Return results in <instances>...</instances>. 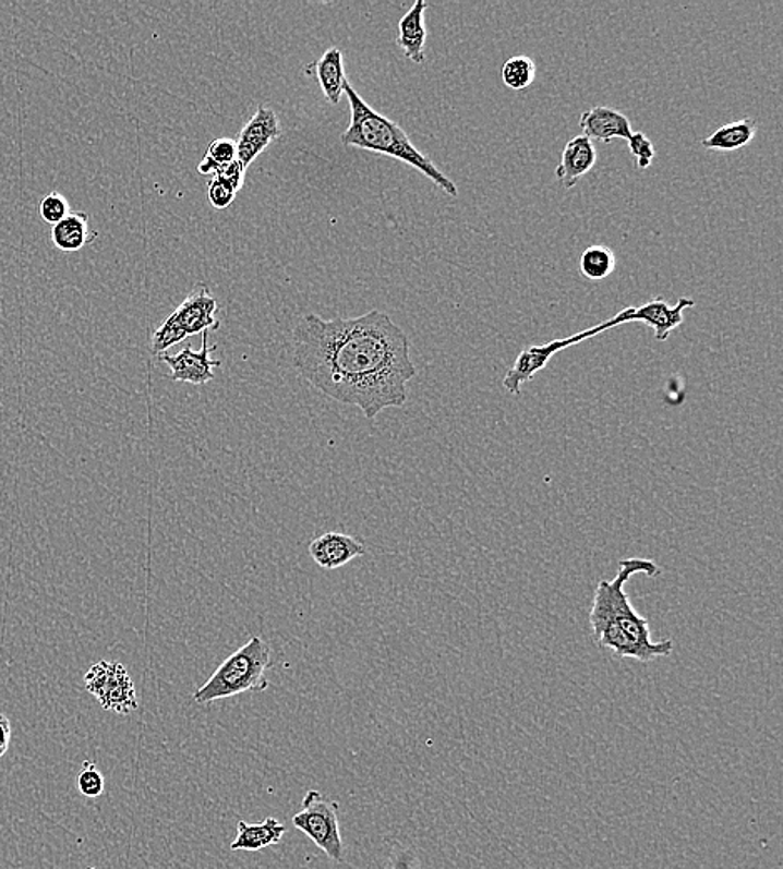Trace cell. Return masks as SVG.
Masks as SVG:
<instances>
[{"instance_id": "obj_11", "label": "cell", "mask_w": 783, "mask_h": 869, "mask_svg": "<svg viewBox=\"0 0 783 869\" xmlns=\"http://www.w3.org/2000/svg\"><path fill=\"white\" fill-rule=\"evenodd\" d=\"M366 554L363 542L341 532H326L310 544V555L321 569L335 570Z\"/></svg>"}, {"instance_id": "obj_2", "label": "cell", "mask_w": 783, "mask_h": 869, "mask_svg": "<svg viewBox=\"0 0 783 869\" xmlns=\"http://www.w3.org/2000/svg\"><path fill=\"white\" fill-rule=\"evenodd\" d=\"M637 574L656 577L660 567L650 558H625L612 580H600L588 617L591 637L600 649L612 652L616 659L652 662L668 657L675 651L672 639L653 641L650 623L635 611L625 591L628 580Z\"/></svg>"}, {"instance_id": "obj_17", "label": "cell", "mask_w": 783, "mask_h": 869, "mask_svg": "<svg viewBox=\"0 0 783 869\" xmlns=\"http://www.w3.org/2000/svg\"><path fill=\"white\" fill-rule=\"evenodd\" d=\"M314 71L324 97L328 99L329 105L338 106L345 96V84L348 83L341 49L329 47L314 64Z\"/></svg>"}, {"instance_id": "obj_24", "label": "cell", "mask_w": 783, "mask_h": 869, "mask_svg": "<svg viewBox=\"0 0 783 869\" xmlns=\"http://www.w3.org/2000/svg\"><path fill=\"white\" fill-rule=\"evenodd\" d=\"M39 215L47 225L56 226L71 215V206H69V201L65 200V196H62L58 191H52L40 201Z\"/></svg>"}, {"instance_id": "obj_26", "label": "cell", "mask_w": 783, "mask_h": 869, "mask_svg": "<svg viewBox=\"0 0 783 869\" xmlns=\"http://www.w3.org/2000/svg\"><path fill=\"white\" fill-rule=\"evenodd\" d=\"M628 147H630V155L634 156L635 166L640 171H645V169L653 165L655 146H653L652 141L645 136V133H635L634 131L630 140H628Z\"/></svg>"}, {"instance_id": "obj_5", "label": "cell", "mask_w": 783, "mask_h": 869, "mask_svg": "<svg viewBox=\"0 0 783 869\" xmlns=\"http://www.w3.org/2000/svg\"><path fill=\"white\" fill-rule=\"evenodd\" d=\"M216 312H218V300L206 285H197L174 313L154 331L150 338L154 353H166V350L181 343L185 338L207 334L209 329H218Z\"/></svg>"}, {"instance_id": "obj_7", "label": "cell", "mask_w": 783, "mask_h": 869, "mask_svg": "<svg viewBox=\"0 0 783 869\" xmlns=\"http://www.w3.org/2000/svg\"><path fill=\"white\" fill-rule=\"evenodd\" d=\"M292 824L313 840L335 861L342 859V840L339 833L338 802L329 801L320 790H308L303 809L292 818Z\"/></svg>"}, {"instance_id": "obj_16", "label": "cell", "mask_w": 783, "mask_h": 869, "mask_svg": "<svg viewBox=\"0 0 783 869\" xmlns=\"http://www.w3.org/2000/svg\"><path fill=\"white\" fill-rule=\"evenodd\" d=\"M53 246L64 253H75L93 243L97 238L96 231L89 226V215L84 212H71L68 218L52 226L50 231Z\"/></svg>"}, {"instance_id": "obj_22", "label": "cell", "mask_w": 783, "mask_h": 869, "mask_svg": "<svg viewBox=\"0 0 783 869\" xmlns=\"http://www.w3.org/2000/svg\"><path fill=\"white\" fill-rule=\"evenodd\" d=\"M234 161H238L236 140L219 137L207 147L206 155H204L197 171H200V174H216V172L221 171V169L232 165Z\"/></svg>"}, {"instance_id": "obj_10", "label": "cell", "mask_w": 783, "mask_h": 869, "mask_svg": "<svg viewBox=\"0 0 783 869\" xmlns=\"http://www.w3.org/2000/svg\"><path fill=\"white\" fill-rule=\"evenodd\" d=\"M210 348L207 347V334H203V347L201 350H191V347L182 348L176 354H157L160 363L169 366L172 382L191 383V385H206L214 379V370L222 365L219 360L209 357Z\"/></svg>"}, {"instance_id": "obj_1", "label": "cell", "mask_w": 783, "mask_h": 869, "mask_svg": "<svg viewBox=\"0 0 783 869\" xmlns=\"http://www.w3.org/2000/svg\"><path fill=\"white\" fill-rule=\"evenodd\" d=\"M292 365L316 390L354 405L368 420L407 403L417 375L408 335L386 313L323 319L308 313L292 328Z\"/></svg>"}, {"instance_id": "obj_9", "label": "cell", "mask_w": 783, "mask_h": 869, "mask_svg": "<svg viewBox=\"0 0 783 869\" xmlns=\"http://www.w3.org/2000/svg\"><path fill=\"white\" fill-rule=\"evenodd\" d=\"M281 134V124H279V119L278 116H276L275 109L266 105H261L257 111L254 112L253 118L242 128L238 140H236L238 161L241 162L242 169L246 171L251 162H253L273 141L278 140Z\"/></svg>"}, {"instance_id": "obj_25", "label": "cell", "mask_w": 783, "mask_h": 869, "mask_svg": "<svg viewBox=\"0 0 783 869\" xmlns=\"http://www.w3.org/2000/svg\"><path fill=\"white\" fill-rule=\"evenodd\" d=\"M104 786L106 783H104L103 773L97 770V765L94 762L84 761L83 770L77 776L79 793L86 798H97L103 795Z\"/></svg>"}, {"instance_id": "obj_14", "label": "cell", "mask_w": 783, "mask_h": 869, "mask_svg": "<svg viewBox=\"0 0 783 869\" xmlns=\"http://www.w3.org/2000/svg\"><path fill=\"white\" fill-rule=\"evenodd\" d=\"M580 128L588 140L602 141L605 144L613 140L628 141L634 134L630 119L606 106H595L585 111L580 116Z\"/></svg>"}, {"instance_id": "obj_8", "label": "cell", "mask_w": 783, "mask_h": 869, "mask_svg": "<svg viewBox=\"0 0 783 869\" xmlns=\"http://www.w3.org/2000/svg\"><path fill=\"white\" fill-rule=\"evenodd\" d=\"M87 691L99 701L106 711L131 714L137 711L136 687L119 662L100 661L87 671L84 677Z\"/></svg>"}, {"instance_id": "obj_21", "label": "cell", "mask_w": 783, "mask_h": 869, "mask_svg": "<svg viewBox=\"0 0 783 869\" xmlns=\"http://www.w3.org/2000/svg\"><path fill=\"white\" fill-rule=\"evenodd\" d=\"M616 268L615 253L603 244L587 248L580 256V273L590 281H603Z\"/></svg>"}, {"instance_id": "obj_6", "label": "cell", "mask_w": 783, "mask_h": 869, "mask_svg": "<svg viewBox=\"0 0 783 869\" xmlns=\"http://www.w3.org/2000/svg\"><path fill=\"white\" fill-rule=\"evenodd\" d=\"M631 312H634V306H628V309L622 310L618 315L613 316L612 319H606L600 325L583 329L580 334L570 335V337L562 338V340H553L546 345L525 347L515 363H513L511 369L506 372L505 378H503V387L506 388L508 394H520L525 383L531 382L537 373L545 370L556 353L566 350V348L575 347V345L583 343L590 338L599 337V335L605 334V331L616 328V326L631 323Z\"/></svg>"}, {"instance_id": "obj_4", "label": "cell", "mask_w": 783, "mask_h": 869, "mask_svg": "<svg viewBox=\"0 0 783 869\" xmlns=\"http://www.w3.org/2000/svg\"><path fill=\"white\" fill-rule=\"evenodd\" d=\"M272 666V648L263 637L253 636L197 689L194 701L209 704L244 692H264L269 687L266 673Z\"/></svg>"}, {"instance_id": "obj_13", "label": "cell", "mask_w": 783, "mask_h": 869, "mask_svg": "<svg viewBox=\"0 0 783 869\" xmlns=\"http://www.w3.org/2000/svg\"><path fill=\"white\" fill-rule=\"evenodd\" d=\"M597 159H599V153H597L593 141L588 140L583 134H578V136L565 144L562 161H559L558 168L555 169L558 183L566 190L577 186L580 183V179L595 168Z\"/></svg>"}, {"instance_id": "obj_3", "label": "cell", "mask_w": 783, "mask_h": 869, "mask_svg": "<svg viewBox=\"0 0 783 869\" xmlns=\"http://www.w3.org/2000/svg\"><path fill=\"white\" fill-rule=\"evenodd\" d=\"M345 96L348 97L351 109L348 130L341 134V143L346 147H360L376 155L398 159L426 176L443 193L458 197L460 193L455 181L439 171L435 162L411 143L410 136L395 121L374 111L349 83L345 84Z\"/></svg>"}, {"instance_id": "obj_19", "label": "cell", "mask_w": 783, "mask_h": 869, "mask_svg": "<svg viewBox=\"0 0 783 869\" xmlns=\"http://www.w3.org/2000/svg\"><path fill=\"white\" fill-rule=\"evenodd\" d=\"M757 136V122L755 119L745 118L740 121L731 122L722 125L715 133L710 134L706 140H701V146L710 150H738L748 146Z\"/></svg>"}, {"instance_id": "obj_20", "label": "cell", "mask_w": 783, "mask_h": 869, "mask_svg": "<svg viewBox=\"0 0 783 869\" xmlns=\"http://www.w3.org/2000/svg\"><path fill=\"white\" fill-rule=\"evenodd\" d=\"M244 174L246 171L242 169L239 161L226 166L225 169L214 174L209 181V188H207V197H209L213 208L226 209L234 203L236 194L244 184Z\"/></svg>"}, {"instance_id": "obj_28", "label": "cell", "mask_w": 783, "mask_h": 869, "mask_svg": "<svg viewBox=\"0 0 783 869\" xmlns=\"http://www.w3.org/2000/svg\"><path fill=\"white\" fill-rule=\"evenodd\" d=\"M89 869H94V868H89Z\"/></svg>"}, {"instance_id": "obj_27", "label": "cell", "mask_w": 783, "mask_h": 869, "mask_svg": "<svg viewBox=\"0 0 783 869\" xmlns=\"http://www.w3.org/2000/svg\"><path fill=\"white\" fill-rule=\"evenodd\" d=\"M12 724L8 715L0 712V758L8 752L9 745H11Z\"/></svg>"}, {"instance_id": "obj_18", "label": "cell", "mask_w": 783, "mask_h": 869, "mask_svg": "<svg viewBox=\"0 0 783 869\" xmlns=\"http://www.w3.org/2000/svg\"><path fill=\"white\" fill-rule=\"evenodd\" d=\"M286 830L275 818H267L264 823H238V836L231 843L232 852H261L267 846L279 845Z\"/></svg>"}, {"instance_id": "obj_23", "label": "cell", "mask_w": 783, "mask_h": 869, "mask_svg": "<svg viewBox=\"0 0 783 869\" xmlns=\"http://www.w3.org/2000/svg\"><path fill=\"white\" fill-rule=\"evenodd\" d=\"M537 65L528 56H513L503 64V84L513 90H525L534 83Z\"/></svg>"}, {"instance_id": "obj_15", "label": "cell", "mask_w": 783, "mask_h": 869, "mask_svg": "<svg viewBox=\"0 0 783 869\" xmlns=\"http://www.w3.org/2000/svg\"><path fill=\"white\" fill-rule=\"evenodd\" d=\"M427 2L417 0L413 8L402 15L398 24L399 49L402 50L405 58L410 59L414 64H423L424 46H426V25H424V12Z\"/></svg>"}, {"instance_id": "obj_12", "label": "cell", "mask_w": 783, "mask_h": 869, "mask_svg": "<svg viewBox=\"0 0 783 869\" xmlns=\"http://www.w3.org/2000/svg\"><path fill=\"white\" fill-rule=\"evenodd\" d=\"M691 306H695V301L690 298L682 297L673 306L656 298L641 306H634L631 323H645L653 329L656 341H666L673 329H677L684 323L685 310L691 309Z\"/></svg>"}]
</instances>
